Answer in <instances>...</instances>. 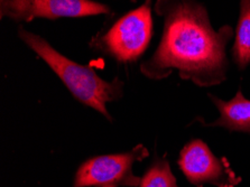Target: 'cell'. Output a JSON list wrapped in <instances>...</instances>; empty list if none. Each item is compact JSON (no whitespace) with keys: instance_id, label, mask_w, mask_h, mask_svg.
<instances>
[{"instance_id":"6da1fadb","label":"cell","mask_w":250,"mask_h":187,"mask_svg":"<svg viewBox=\"0 0 250 187\" xmlns=\"http://www.w3.org/2000/svg\"><path fill=\"white\" fill-rule=\"evenodd\" d=\"M154 11L163 18L160 44L140 65L147 79L160 81L179 72L181 79L199 86H213L227 80V46L234 29H214L209 13L199 0H156Z\"/></svg>"},{"instance_id":"7a4b0ae2","label":"cell","mask_w":250,"mask_h":187,"mask_svg":"<svg viewBox=\"0 0 250 187\" xmlns=\"http://www.w3.org/2000/svg\"><path fill=\"white\" fill-rule=\"evenodd\" d=\"M18 37L47 64L79 102L112 121L107 104L123 98L125 83L119 78L105 81L92 67L82 65L61 54L45 38L27 29L18 28Z\"/></svg>"},{"instance_id":"3957f363","label":"cell","mask_w":250,"mask_h":187,"mask_svg":"<svg viewBox=\"0 0 250 187\" xmlns=\"http://www.w3.org/2000/svg\"><path fill=\"white\" fill-rule=\"evenodd\" d=\"M151 5V0H145L143 5L117 19L110 27L96 34L91 38L90 48L118 63L136 62L148 48L153 37Z\"/></svg>"},{"instance_id":"277c9868","label":"cell","mask_w":250,"mask_h":187,"mask_svg":"<svg viewBox=\"0 0 250 187\" xmlns=\"http://www.w3.org/2000/svg\"><path fill=\"white\" fill-rule=\"evenodd\" d=\"M144 145L124 154L104 155L90 158L79 167L74 187H136L142 178L132 171L134 164L148 157Z\"/></svg>"},{"instance_id":"5b68a950","label":"cell","mask_w":250,"mask_h":187,"mask_svg":"<svg viewBox=\"0 0 250 187\" xmlns=\"http://www.w3.org/2000/svg\"><path fill=\"white\" fill-rule=\"evenodd\" d=\"M111 9L94 0H0V17L15 22L36 18H81L110 15Z\"/></svg>"},{"instance_id":"8992f818","label":"cell","mask_w":250,"mask_h":187,"mask_svg":"<svg viewBox=\"0 0 250 187\" xmlns=\"http://www.w3.org/2000/svg\"><path fill=\"white\" fill-rule=\"evenodd\" d=\"M179 166L195 187H236L241 183L226 158H219L201 139H193L180 152Z\"/></svg>"},{"instance_id":"52a82bcc","label":"cell","mask_w":250,"mask_h":187,"mask_svg":"<svg viewBox=\"0 0 250 187\" xmlns=\"http://www.w3.org/2000/svg\"><path fill=\"white\" fill-rule=\"evenodd\" d=\"M212 103L217 106L220 117L213 122H203L207 127H222L229 131L250 133V100L245 98L241 89L229 101L209 93Z\"/></svg>"},{"instance_id":"ba28073f","label":"cell","mask_w":250,"mask_h":187,"mask_svg":"<svg viewBox=\"0 0 250 187\" xmlns=\"http://www.w3.org/2000/svg\"><path fill=\"white\" fill-rule=\"evenodd\" d=\"M231 54L238 70L244 71L250 65V0H240L239 17L234 29Z\"/></svg>"},{"instance_id":"9c48e42d","label":"cell","mask_w":250,"mask_h":187,"mask_svg":"<svg viewBox=\"0 0 250 187\" xmlns=\"http://www.w3.org/2000/svg\"><path fill=\"white\" fill-rule=\"evenodd\" d=\"M140 187H179L168 162L156 159L140 182Z\"/></svg>"}]
</instances>
